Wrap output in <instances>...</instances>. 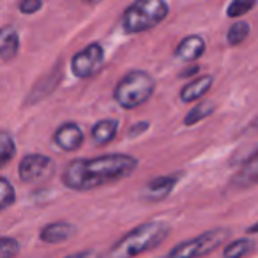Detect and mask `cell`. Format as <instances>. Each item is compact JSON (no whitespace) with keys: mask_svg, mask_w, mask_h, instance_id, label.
Returning <instances> with one entry per match:
<instances>
[{"mask_svg":"<svg viewBox=\"0 0 258 258\" xmlns=\"http://www.w3.org/2000/svg\"><path fill=\"white\" fill-rule=\"evenodd\" d=\"M205 53V41L200 36H187L180 41L175 50V57L179 60H195Z\"/></svg>","mask_w":258,"mask_h":258,"instance_id":"11","label":"cell"},{"mask_svg":"<svg viewBox=\"0 0 258 258\" xmlns=\"http://www.w3.org/2000/svg\"><path fill=\"white\" fill-rule=\"evenodd\" d=\"M20 253V242L13 237H0V258H15Z\"/></svg>","mask_w":258,"mask_h":258,"instance_id":"21","label":"cell"},{"mask_svg":"<svg viewBox=\"0 0 258 258\" xmlns=\"http://www.w3.org/2000/svg\"><path fill=\"white\" fill-rule=\"evenodd\" d=\"M66 258H99V254L96 251H80V253L71 254V256H66Z\"/></svg>","mask_w":258,"mask_h":258,"instance_id":"24","label":"cell"},{"mask_svg":"<svg viewBox=\"0 0 258 258\" xmlns=\"http://www.w3.org/2000/svg\"><path fill=\"white\" fill-rule=\"evenodd\" d=\"M170 226L165 221H149L131 230L110 251V258H133L152 251L168 237Z\"/></svg>","mask_w":258,"mask_h":258,"instance_id":"2","label":"cell"},{"mask_svg":"<svg viewBox=\"0 0 258 258\" xmlns=\"http://www.w3.org/2000/svg\"><path fill=\"white\" fill-rule=\"evenodd\" d=\"M104 64V50L99 43L89 44L87 48H83L82 51L73 57L71 60V69L73 75L78 78H90V76L97 75L99 69Z\"/></svg>","mask_w":258,"mask_h":258,"instance_id":"7","label":"cell"},{"mask_svg":"<svg viewBox=\"0 0 258 258\" xmlns=\"http://www.w3.org/2000/svg\"><path fill=\"white\" fill-rule=\"evenodd\" d=\"M230 233L232 232L228 228H216L211 230V232H205L202 235L195 237V239L175 246L166 258H195L200 256V254H207L221 246L230 237Z\"/></svg>","mask_w":258,"mask_h":258,"instance_id":"5","label":"cell"},{"mask_svg":"<svg viewBox=\"0 0 258 258\" xmlns=\"http://www.w3.org/2000/svg\"><path fill=\"white\" fill-rule=\"evenodd\" d=\"M20 50V34L13 27L0 29V58L11 60L16 57Z\"/></svg>","mask_w":258,"mask_h":258,"instance_id":"12","label":"cell"},{"mask_svg":"<svg viewBox=\"0 0 258 258\" xmlns=\"http://www.w3.org/2000/svg\"><path fill=\"white\" fill-rule=\"evenodd\" d=\"M168 16V4L163 0H140L125 9L122 27L127 34L151 30Z\"/></svg>","mask_w":258,"mask_h":258,"instance_id":"4","label":"cell"},{"mask_svg":"<svg viewBox=\"0 0 258 258\" xmlns=\"http://www.w3.org/2000/svg\"><path fill=\"white\" fill-rule=\"evenodd\" d=\"M247 36H249V23L237 22L230 27L228 34H226V41H228V44H232V46H237V44L242 43Z\"/></svg>","mask_w":258,"mask_h":258,"instance_id":"18","label":"cell"},{"mask_svg":"<svg viewBox=\"0 0 258 258\" xmlns=\"http://www.w3.org/2000/svg\"><path fill=\"white\" fill-rule=\"evenodd\" d=\"M118 129V120L115 118H103L96 122L92 127V140L96 145H106L115 138Z\"/></svg>","mask_w":258,"mask_h":258,"instance_id":"14","label":"cell"},{"mask_svg":"<svg viewBox=\"0 0 258 258\" xmlns=\"http://www.w3.org/2000/svg\"><path fill=\"white\" fill-rule=\"evenodd\" d=\"M177 184V177H156L152 179L147 186L142 189V198L149 202H159V200H165L170 193L173 191Z\"/></svg>","mask_w":258,"mask_h":258,"instance_id":"9","label":"cell"},{"mask_svg":"<svg viewBox=\"0 0 258 258\" xmlns=\"http://www.w3.org/2000/svg\"><path fill=\"white\" fill-rule=\"evenodd\" d=\"M212 82H214V78L209 76V75L200 76V78L189 82L182 90H180V99H182V103H189V101L202 99V97L211 90Z\"/></svg>","mask_w":258,"mask_h":258,"instance_id":"13","label":"cell"},{"mask_svg":"<svg viewBox=\"0 0 258 258\" xmlns=\"http://www.w3.org/2000/svg\"><path fill=\"white\" fill-rule=\"evenodd\" d=\"M156 82L145 71H129L120 82L115 85L113 97L122 108L133 110L147 103L154 92Z\"/></svg>","mask_w":258,"mask_h":258,"instance_id":"3","label":"cell"},{"mask_svg":"<svg viewBox=\"0 0 258 258\" xmlns=\"http://www.w3.org/2000/svg\"><path fill=\"white\" fill-rule=\"evenodd\" d=\"M256 8V2H246V0H235V2H232V4L226 8V16L228 18H239V16L246 15V13H249L251 9Z\"/></svg>","mask_w":258,"mask_h":258,"instance_id":"20","label":"cell"},{"mask_svg":"<svg viewBox=\"0 0 258 258\" xmlns=\"http://www.w3.org/2000/svg\"><path fill=\"white\" fill-rule=\"evenodd\" d=\"M214 108H216V104L212 103V101H202V103H198L193 110H189V113H187L186 118H184V124L195 125L197 122H200L202 118H207L209 115L214 111Z\"/></svg>","mask_w":258,"mask_h":258,"instance_id":"17","label":"cell"},{"mask_svg":"<svg viewBox=\"0 0 258 258\" xmlns=\"http://www.w3.org/2000/svg\"><path fill=\"white\" fill-rule=\"evenodd\" d=\"M75 232L76 228L71 223H66V221L50 223V225H46L41 230V240H44L48 244H60L71 239L75 235Z\"/></svg>","mask_w":258,"mask_h":258,"instance_id":"10","label":"cell"},{"mask_svg":"<svg viewBox=\"0 0 258 258\" xmlns=\"http://www.w3.org/2000/svg\"><path fill=\"white\" fill-rule=\"evenodd\" d=\"M18 9L23 15H34L39 9H43V2L41 0H23V2H20Z\"/></svg>","mask_w":258,"mask_h":258,"instance_id":"22","label":"cell"},{"mask_svg":"<svg viewBox=\"0 0 258 258\" xmlns=\"http://www.w3.org/2000/svg\"><path fill=\"white\" fill-rule=\"evenodd\" d=\"M254 249V240L237 239L225 247V258H244Z\"/></svg>","mask_w":258,"mask_h":258,"instance_id":"15","label":"cell"},{"mask_svg":"<svg viewBox=\"0 0 258 258\" xmlns=\"http://www.w3.org/2000/svg\"><path fill=\"white\" fill-rule=\"evenodd\" d=\"M53 140L58 149L73 152V151H76V149L82 147L83 131L78 124H75V122H66V124L58 125V129L55 131Z\"/></svg>","mask_w":258,"mask_h":258,"instance_id":"8","label":"cell"},{"mask_svg":"<svg viewBox=\"0 0 258 258\" xmlns=\"http://www.w3.org/2000/svg\"><path fill=\"white\" fill-rule=\"evenodd\" d=\"M55 173V163L43 154H27L20 161V179L25 184H39Z\"/></svg>","mask_w":258,"mask_h":258,"instance_id":"6","label":"cell"},{"mask_svg":"<svg viewBox=\"0 0 258 258\" xmlns=\"http://www.w3.org/2000/svg\"><path fill=\"white\" fill-rule=\"evenodd\" d=\"M16 200V193L13 184L8 179H2L0 177V211L11 207Z\"/></svg>","mask_w":258,"mask_h":258,"instance_id":"19","label":"cell"},{"mask_svg":"<svg viewBox=\"0 0 258 258\" xmlns=\"http://www.w3.org/2000/svg\"><path fill=\"white\" fill-rule=\"evenodd\" d=\"M138 159L127 154H106L96 159H75L64 170V184L75 191H90L117 182L137 170Z\"/></svg>","mask_w":258,"mask_h":258,"instance_id":"1","label":"cell"},{"mask_svg":"<svg viewBox=\"0 0 258 258\" xmlns=\"http://www.w3.org/2000/svg\"><path fill=\"white\" fill-rule=\"evenodd\" d=\"M16 154L15 138L8 131H0V168L6 166Z\"/></svg>","mask_w":258,"mask_h":258,"instance_id":"16","label":"cell"},{"mask_svg":"<svg viewBox=\"0 0 258 258\" xmlns=\"http://www.w3.org/2000/svg\"><path fill=\"white\" fill-rule=\"evenodd\" d=\"M133 127L135 129H129V137H137V135H140V133H144V131H147L149 124H147V122H138V124H135Z\"/></svg>","mask_w":258,"mask_h":258,"instance_id":"23","label":"cell"}]
</instances>
